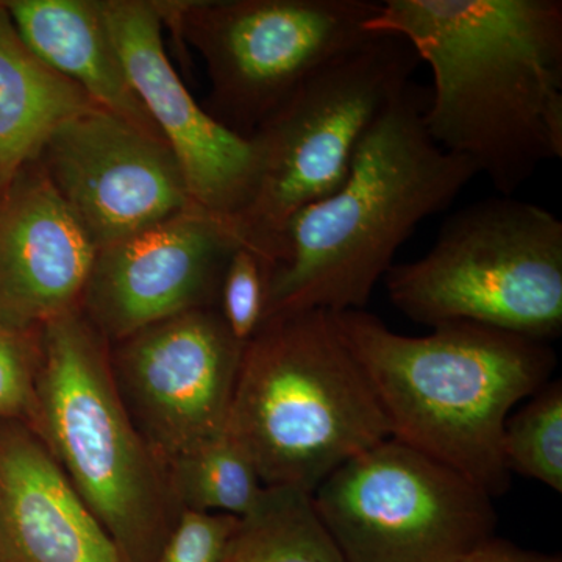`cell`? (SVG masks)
<instances>
[{"label": "cell", "instance_id": "obj_1", "mask_svg": "<svg viewBox=\"0 0 562 562\" xmlns=\"http://www.w3.org/2000/svg\"><path fill=\"white\" fill-rule=\"evenodd\" d=\"M366 31L427 63L428 135L502 195L562 158L561 0H386Z\"/></svg>", "mask_w": 562, "mask_h": 562}, {"label": "cell", "instance_id": "obj_2", "mask_svg": "<svg viewBox=\"0 0 562 562\" xmlns=\"http://www.w3.org/2000/svg\"><path fill=\"white\" fill-rule=\"evenodd\" d=\"M425 103L409 85L366 133L341 187L292 217L269 272L265 319L366 310L414 228L479 176L430 138Z\"/></svg>", "mask_w": 562, "mask_h": 562}, {"label": "cell", "instance_id": "obj_3", "mask_svg": "<svg viewBox=\"0 0 562 562\" xmlns=\"http://www.w3.org/2000/svg\"><path fill=\"white\" fill-rule=\"evenodd\" d=\"M333 319L368 376L390 438L461 473L492 498L505 495L512 484L502 447L506 420L552 379V347L471 322L416 338L366 310Z\"/></svg>", "mask_w": 562, "mask_h": 562}, {"label": "cell", "instance_id": "obj_4", "mask_svg": "<svg viewBox=\"0 0 562 562\" xmlns=\"http://www.w3.org/2000/svg\"><path fill=\"white\" fill-rule=\"evenodd\" d=\"M225 435L262 484L313 494L390 428L333 314L266 317L244 346Z\"/></svg>", "mask_w": 562, "mask_h": 562}, {"label": "cell", "instance_id": "obj_5", "mask_svg": "<svg viewBox=\"0 0 562 562\" xmlns=\"http://www.w3.org/2000/svg\"><path fill=\"white\" fill-rule=\"evenodd\" d=\"M29 428L110 536L122 562H158L181 509L165 465L122 402L110 342L81 310L43 328Z\"/></svg>", "mask_w": 562, "mask_h": 562}, {"label": "cell", "instance_id": "obj_6", "mask_svg": "<svg viewBox=\"0 0 562 562\" xmlns=\"http://www.w3.org/2000/svg\"><path fill=\"white\" fill-rule=\"evenodd\" d=\"M419 57L397 35H371L313 74L250 136L257 177L232 221L243 246L276 265L292 217L341 187L376 117L412 85Z\"/></svg>", "mask_w": 562, "mask_h": 562}, {"label": "cell", "instance_id": "obj_7", "mask_svg": "<svg viewBox=\"0 0 562 562\" xmlns=\"http://www.w3.org/2000/svg\"><path fill=\"white\" fill-rule=\"evenodd\" d=\"M387 295L416 324L486 325L549 342L562 331V222L514 198L443 222L430 251L387 271Z\"/></svg>", "mask_w": 562, "mask_h": 562}, {"label": "cell", "instance_id": "obj_8", "mask_svg": "<svg viewBox=\"0 0 562 562\" xmlns=\"http://www.w3.org/2000/svg\"><path fill=\"white\" fill-rule=\"evenodd\" d=\"M373 0H161L162 24L205 61L209 113L250 138L327 63L369 38Z\"/></svg>", "mask_w": 562, "mask_h": 562}, {"label": "cell", "instance_id": "obj_9", "mask_svg": "<svg viewBox=\"0 0 562 562\" xmlns=\"http://www.w3.org/2000/svg\"><path fill=\"white\" fill-rule=\"evenodd\" d=\"M313 501L347 562H457L498 524L486 491L392 438L336 469Z\"/></svg>", "mask_w": 562, "mask_h": 562}, {"label": "cell", "instance_id": "obj_10", "mask_svg": "<svg viewBox=\"0 0 562 562\" xmlns=\"http://www.w3.org/2000/svg\"><path fill=\"white\" fill-rule=\"evenodd\" d=\"M243 351L217 306L176 314L110 344L125 409L165 468L224 435Z\"/></svg>", "mask_w": 562, "mask_h": 562}, {"label": "cell", "instance_id": "obj_11", "mask_svg": "<svg viewBox=\"0 0 562 562\" xmlns=\"http://www.w3.org/2000/svg\"><path fill=\"white\" fill-rule=\"evenodd\" d=\"M38 162L99 250L195 206L165 140L101 106L52 133Z\"/></svg>", "mask_w": 562, "mask_h": 562}, {"label": "cell", "instance_id": "obj_12", "mask_svg": "<svg viewBox=\"0 0 562 562\" xmlns=\"http://www.w3.org/2000/svg\"><path fill=\"white\" fill-rule=\"evenodd\" d=\"M238 246L231 222L192 206L99 250L81 313L113 344L176 314L217 306Z\"/></svg>", "mask_w": 562, "mask_h": 562}, {"label": "cell", "instance_id": "obj_13", "mask_svg": "<svg viewBox=\"0 0 562 562\" xmlns=\"http://www.w3.org/2000/svg\"><path fill=\"white\" fill-rule=\"evenodd\" d=\"M102 3L133 90L179 162L192 203L232 225L254 190V143L214 120L184 87L166 54L158 0Z\"/></svg>", "mask_w": 562, "mask_h": 562}, {"label": "cell", "instance_id": "obj_14", "mask_svg": "<svg viewBox=\"0 0 562 562\" xmlns=\"http://www.w3.org/2000/svg\"><path fill=\"white\" fill-rule=\"evenodd\" d=\"M98 246L38 160L0 198V325L43 330L80 312Z\"/></svg>", "mask_w": 562, "mask_h": 562}, {"label": "cell", "instance_id": "obj_15", "mask_svg": "<svg viewBox=\"0 0 562 562\" xmlns=\"http://www.w3.org/2000/svg\"><path fill=\"white\" fill-rule=\"evenodd\" d=\"M0 562H122L58 462L21 422L0 431Z\"/></svg>", "mask_w": 562, "mask_h": 562}, {"label": "cell", "instance_id": "obj_16", "mask_svg": "<svg viewBox=\"0 0 562 562\" xmlns=\"http://www.w3.org/2000/svg\"><path fill=\"white\" fill-rule=\"evenodd\" d=\"M5 5L41 60L95 105L165 140L133 90L102 0H5Z\"/></svg>", "mask_w": 562, "mask_h": 562}, {"label": "cell", "instance_id": "obj_17", "mask_svg": "<svg viewBox=\"0 0 562 562\" xmlns=\"http://www.w3.org/2000/svg\"><path fill=\"white\" fill-rule=\"evenodd\" d=\"M94 106L29 47L0 0V198L25 166L38 160L52 133Z\"/></svg>", "mask_w": 562, "mask_h": 562}, {"label": "cell", "instance_id": "obj_18", "mask_svg": "<svg viewBox=\"0 0 562 562\" xmlns=\"http://www.w3.org/2000/svg\"><path fill=\"white\" fill-rule=\"evenodd\" d=\"M220 562H347L314 506L313 494L265 487L239 517Z\"/></svg>", "mask_w": 562, "mask_h": 562}, {"label": "cell", "instance_id": "obj_19", "mask_svg": "<svg viewBox=\"0 0 562 562\" xmlns=\"http://www.w3.org/2000/svg\"><path fill=\"white\" fill-rule=\"evenodd\" d=\"M166 472L181 512L243 517L254 509L266 487L249 457L225 432L172 461Z\"/></svg>", "mask_w": 562, "mask_h": 562}, {"label": "cell", "instance_id": "obj_20", "mask_svg": "<svg viewBox=\"0 0 562 562\" xmlns=\"http://www.w3.org/2000/svg\"><path fill=\"white\" fill-rule=\"evenodd\" d=\"M503 458L513 473L562 494V383L549 382L508 417Z\"/></svg>", "mask_w": 562, "mask_h": 562}, {"label": "cell", "instance_id": "obj_21", "mask_svg": "<svg viewBox=\"0 0 562 562\" xmlns=\"http://www.w3.org/2000/svg\"><path fill=\"white\" fill-rule=\"evenodd\" d=\"M271 266L239 244L233 250L220 291V313L228 330L246 346L265 321Z\"/></svg>", "mask_w": 562, "mask_h": 562}, {"label": "cell", "instance_id": "obj_22", "mask_svg": "<svg viewBox=\"0 0 562 562\" xmlns=\"http://www.w3.org/2000/svg\"><path fill=\"white\" fill-rule=\"evenodd\" d=\"M43 355V330L0 325V417L31 425Z\"/></svg>", "mask_w": 562, "mask_h": 562}, {"label": "cell", "instance_id": "obj_23", "mask_svg": "<svg viewBox=\"0 0 562 562\" xmlns=\"http://www.w3.org/2000/svg\"><path fill=\"white\" fill-rule=\"evenodd\" d=\"M239 517L183 509L158 562H220Z\"/></svg>", "mask_w": 562, "mask_h": 562}, {"label": "cell", "instance_id": "obj_24", "mask_svg": "<svg viewBox=\"0 0 562 562\" xmlns=\"http://www.w3.org/2000/svg\"><path fill=\"white\" fill-rule=\"evenodd\" d=\"M457 562H562V557L560 553H543L538 550L524 549V547L495 535Z\"/></svg>", "mask_w": 562, "mask_h": 562}]
</instances>
